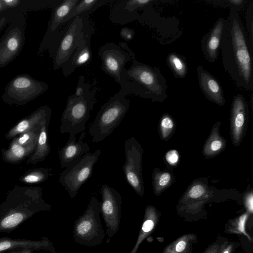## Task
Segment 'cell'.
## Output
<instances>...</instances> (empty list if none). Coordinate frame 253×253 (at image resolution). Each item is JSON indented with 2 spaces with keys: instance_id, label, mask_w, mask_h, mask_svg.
<instances>
[{
  "instance_id": "12",
  "label": "cell",
  "mask_w": 253,
  "mask_h": 253,
  "mask_svg": "<svg viewBox=\"0 0 253 253\" xmlns=\"http://www.w3.org/2000/svg\"><path fill=\"white\" fill-rule=\"evenodd\" d=\"M98 56L103 71L120 84L122 72L125 65L131 60L127 52L116 43L109 42L100 47Z\"/></svg>"
},
{
  "instance_id": "3",
  "label": "cell",
  "mask_w": 253,
  "mask_h": 253,
  "mask_svg": "<svg viewBox=\"0 0 253 253\" xmlns=\"http://www.w3.org/2000/svg\"><path fill=\"white\" fill-rule=\"evenodd\" d=\"M96 103L94 93L90 89L84 77L81 76L75 93L68 97L61 116L60 132L69 133L71 138L84 131L90 113Z\"/></svg>"
},
{
  "instance_id": "41",
  "label": "cell",
  "mask_w": 253,
  "mask_h": 253,
  "mask_svg": "<svg viewBox=\"0 0 253 253\" xmlns=\"http://www.w3.org/2000/svg\"><path fill=\"white\" fill-rule=\"evenodd\" d=\"M8 22L7 19L5 17H2L0 19V32L2 30V29L4 28V27L6 25Z\"/></svg>"
},
{
  "instance_id": "16",
  "label": "cell",
  "mask_w": 253,
  "mask_h": 253,
  "mask_svg": "<svg viewBox=\"0 0 253 253\" xmlns=\"http://www.w3.org/2000/svg\"><path fill=\"white\" fill-rule=\"evenodd\" d=\"M248 107L242 94H238L233 99L231 112V135L232 143L237 146L241 143L246 126Z\"/></svg>"
},
{
  "instance_id": "6",
  "label": "cell",
  "mask_w": 253,
  "mask_h": 253,
  "mask_svg": "<svg viewBox=\"0 0 253 253\" xmlns=\"http://www.w3.org/2000/svg\"><path fill=\"white\" fill-rule=\"evenodd\" d=\"M50 210L40 195L34 199H9L0 208V232H11L35 213Z\"/></svg>"
},
{
  "instance_id": "28",
  "label": "cell",
  "mask_w": 253,
  "mask_h": 253,
  "mask_svg": "<svg viewBox=\"0 0 253 253\" xmlns=\"http://www.w3.org/2000/svg\"><path fill=\"white\" fill-rule=\"evenodd\" d=\"M47 106H42L36 110L32 117L28 120H24L20 122L10 132L11 135H14L19 133H21L27 129L31 126V123L37 120L45 111Z\"/></svg>"
},
{
  "instance_id": "2",
  "label": "cell",
  "mask_w": 253,
  "mask_h": 253,
  "mask_svg": "<svg viewBox=\"0 0 253 253\" xmlns=\"http://www.w3.org/2000/svg\"><path fill=\"white\" fill-rule=\"evenodd\" d=\"M119 45L129 54L132 64L124 68L121 77V89L126 96L132 94L152 101H163L167 97V82L158 68L139 62L126 42Z\"/></svg>"
},
{
  "instance_id": "14",
  "label": "cell",
  "mask_w": 253,
  "mask_h": 253,
  "mask_svg": "<svg viewBox=\"0 0 253 253\" xmlns=\"http://www.w3.org/2000/svg\"><path fill=\"white\" fill-rule=\"evenodd\" d=\"M24 32L17 24H11L0 41V67L13 61L21 51L24 44Z\"/></svg>"
},
{
  "instance_id": "44",
  "label": "cell",
  "mask_w": 253,
  "mask_h": 253,
  "mask_svg": "<svg viewBox=\"0 0 253 253\" xmlns=\"http://www.w3.org/2000/svg\"><path fill=\"white\" fill-rule=\"evenodd\" d=\"M49 253H57V252H56L55 251V252H53V253H50V252H49Z\"/></svg>"
},
{
  "instance_id": "1",
  "label": "cell",
  "mask_w": 253,
  "mask_h": 253,
  "mask_svg": "<svg viewBox=\"0 0 253 253\" xmlns=\"http://www.w3.org/2000/svg\"><path fill=\"white\" fill-rule=\"evenodd\" d=\"M220 49L224 68L236 85L253 90V49L238 9L233 6L222 32Z\"/></svg>"
},
{
  "instance_id": "34",
  "label": "cell",
  "mask_w": 253,
  "mask_h": 253,
  "mask_svg": "<svg viewBox=\"0 0 253 253\" xmlns=\"http://www.w3.org/2000/svg\"><path fill=\"white\" fill-rule=\"evenodd\" d=\"M166 159L169 165L175 166L179 161L178 153L175 150L169 151L166 155Z\"/></svg>"
},
{
  "instance_id": "37",
  "label": "cell",
  "mask_w": 253,
  "mask_h": 253,
  "mask_svg": "<svg viewBox=\"0 0 253 253\" xmlns=\"http://www.w3.org/2000/svg\"><path fill=\"white\" fill-rule=\"evenodd\" d=\"M31 137L30 133H25L18 139V142L20 145L26 144L30 140Z\"/></svg>"
},
{
  "instance_id": "15",
  "label": "cell",
  "mask_w": 253,
  "mask_h": 253,
  "mask_svg": "<svg viewBox=\"0 0 253 253\" xmlns=\"http://www.w3.org/2000/svg\"><path fill=\"white\" fill-rule=\"evenodd\" d=\"M152 2V0H123L116 3L109 14L110 20L116 24L124 25L139 18V10Z\"/></svg>"
},
{
  "instance_id": "43",
  "label": "cell",
  "mask_w": 253,
  "mask_h": 253,
  "mask_svg": "<svg viewBox=\"0 0 253 253\" xmlns=\"http://www.w3.org/2000/svg\"><path fill=\"white\" fill-rule=\"evenodd\" d=\"M223 253H229V249H227L226 251L224 252Z\"/></svg>"
},
{
  "instance_id": "36",
  "label": "cell",
  "mask_w": 253,
  "mask_h": 253,
  "mask_svg": "<svg viewBox=\"0 0 253 253\" xmlns=\"http://www.w3.org/2000/svg\"><path fill=\"white\" fill-rule=\"evenodd\" d=\"M2 3L6 8L15 7L19 4V0H1Z\"/></svg>"
},
{
  "instance_id": "7",
  "label": "cell",
  "mask_w": 253,
  "mask_h": 253,
  "mask_svg": "<svg viewBox=\"0 0 253 253\" xmlns=\"http://www.w3.org/2000/svg\"><path fill=\"white\" fill-rule=\"evenodd\" d=\"M101 153L100 149H97L93 153H86L60 174L59 182L71 198L76 196L82 185L91 176Z\"/></svg>"
},
{
  "instance_id": "42",
  "label": "cell",
  "mask_w": 253,
  "mask_h": 253,
  "mask_svg": "<svg viewBox=\"0 0 253 253\" xmlns=\"http://www.w3.org/2000/svg\"><path fill=\"white\" fill-rule=\"evenodd\" d=\"M7 9L2 3L1 0H0V12Z\"/></svg>"
},
{
  "instance_id": "9",
  "label": "cell",
  "mask_w": 253,
  "mask_h": 253,
  "mask_svg": "<svg viewBox=\"0 0 253 253\" xmlns=\"http://www.w3.org/2000/svg\"><path fill=\"white\" fill-rule=\"evenodd\" d=\"M84 32V19L76 17L66 23L53 52V69L61 68L78 47Z\"/></svg>"
},
{
  "instance_id": "24",
  "label": "cell",
  "mask_w": 253,
  "mask_h": 253,
  "mask_svg": "<svg viewBox=\"0 0 253 253\" xmlns=\"http://www.w3.org/2000/svg\"><path fill=\"white\" fill-rule=\"evenodd\" d=\"M157 219L156 211L152 206L146 208L143 222L136 243L129 253H136L143 241L151 233L155 227Z\"/></svg>"
},
{
  "instance_id": "20",
  "label": "cell",
  "mask_w": 253,
  "mask_h": 253,
  "mask_svg": "<svg viewBox=\"0 0 253 253\" xmlns=\"http://www.w3.org/2000/svg\"><path fill=\"white\" fill-rule=\"evenodd\" d=\"M23 248H31L34 251L46 250L50 253L55 252L53 243L46 237H42L40 240L0 238V253Z\"/></svg>"
},
{
  "instance_id": "30",
  "label": "cell",
  "mask_w": 253,
  "mask_h": 253,
  "mask_svg": "<svg viewBox=\"0 0 253 253\" xmlns=\"http://www.w3.org/2000/svg\"><path fill=\"white\" fill-rule=\"evenodd\" d=\"M247 27L248 31V38L251 47L253 46V4H251L246 11Z\"/></svg>"
},
{
  "instance_id": "26",
  "label": "cell",
  "mask_w": 253,
  "mask_h": 253,
  "mask_svg": "<svg viewBox=\"0 0 253 253\" xmlns=\"http://www.w3.org/2000/svg\"><path fill=\"white\" fill-rule=\"evenodd\" d=\"M167 63L176 77L183 78L186 76L187 66L182 56L174 53H170L167 57Z\"/></svg>"
},
{
  "instance_id": "17",
  "label": "cell",
  "mask_w": 253,
  "mask_h": 253,
  "mask_svg": "<svg viewBox=\"0 0 253 253\" xmlns=\"http://www.w3.org/2000/svg\"><path fill=\"white\" fill-rule=\"evenodd\" d=\"M226 23L227 19L219 18L202 39V51L206 59L210 62H213L217 59L222 34Z\"/></svg>"
},
{
  "instance_id": "25",
  "label": "cell",
  "mask_w": 253,
  "mask_h": 253,
  "mask_svg": "<svg viewBox=\"0 0 253 253\" xmlns=\"http://www.w3.org/2000/svg\"><path fill=\"white\" fill-rule=\"evenodd\" d=\"M50 117L46 118L43 121L41 127L40 134L38 139V149L34 156V158L39 161L43 160L50 152V146L47 142V127Z\"/></svg>"
},
{
  "instance_id": "40",
  "label": "cell",
  "mask_w": 253,
  "mask_h": 253,
  "mask_svg": "<svg viewBox=\"0 0 253 253\" xmlns=\"http://www.w3.org/2000/svg\"><path fill=\"white\" fill-rule=\"evenodd\" d=\"M34 251L31 248H23L18 251H10L8 253H33Z\"/></svg>"
},
{
  "instance_id": "18",
  "label": "cell",
  "mask_w": 253,
  "mask_h": 253,
  "mask_svg": "<svg viewBox=\"0 0 253 253\" xmlns=\"http://www.w3.org/2000/svg\"><path fill=\"white\" fill-rule=\"evenodd\" d=\"M86 133H81L77 140L76 136L69 138L67 142L59 151L60 163L62 168H67L81 159L89 151V146L83 140Z\"/></svg>"
},
{
  "instance_id": "10",
  "label": "cell",
  "mask_w": 253,
  "mask_h": 253,
  "mask_svg": "<svg viewBox=\"0 0 253 253\" xmlns=\"http://www.w3.org/2000/svg\"><path fill=\"white\" fill-rule=\"evenodd\" d=\"M125 162L123 169L125 178L133 190L140 196L144 194V182L142 176L143 149L133 137L125 142Z\"/></svg>"
},
{
  "instance_id": "32",
  "label": "cell",
  "mask_w": 253,
  "mask_h": 253,
  "mask_svg": "<svg viewBox=\"0 0 253 253\" xmlns=\"http://www.w3.org/2000/svg\"><path fill=\"white\" fill-rule=\"evenodd\" d=\"M10 155L14 158L20 159L24 156L26 150L20 145L15 143L12 146L10 151Z\"/></svg>"
},
{
  "instance_id": "33",
  "label": "cell",
  "mask_w": 253,
  "mask_h": 253,
  "mask_svg": "<svg viewBox=\"0 0 253 253\" xmlns=\"http://www.w3.org/2000/svg\"><path fill=\"white\" fill-rule=\"evenodd\" d=\"M187 246V242L182 239L176 242L174 246H171L167 253H181L183 252Z\"/></svg>"
},
{
  "instance_id": "38",
  "label": "cell",
  "mask_w": 253,
  "mask_h": 253,
  "mask_svg": "<svg viewBox=\"0 0 253 253\" xmlns=\"http://www.w3.org/2000/svg\"><path fill=\"white\" fill-rule=\"evenodd\" d=\"M253 193H249L246 197V204L251 211L253 210Z\"/></svg>"
},
{
  "instance_id": "11",
  "label": "cell",
  "mask_w": 253,
  "mask_h": 253,
  "mask_svg": "<svg viewBox=\"0 0 253 253\" xmlns=\"http://www.w3.org/2000/svg\"><path fill=\"white\" fill-rule=\"evenodd\" d=\"M102 200L100 202V213L106 227L107 242L119 231L122 217V196L114 188L106 184L101 187Z\"/></svg>"
},
{
  "instance_id": "19",
  "label": "cell",
  "mask_w": 253,
  "mask_h": 253,
  "mask_svg": "<svg viewBox=\"0 0 253 253\" xmlns=\"http://www.w3.org/2000/svg\"><path fill=\"white\" fill-rule=\"evenodd\" d=\"M200 88L206 97L220 106L225 103L222 87L218 81L202 66L197 67Z\"/></svg>"
},
{
  "instance_id": "29",
  "label": "cell",
  "mask_w": 253,
  "mask_h": 253,
  "mask_svg": "<svg viewBox=\"0 0 253 253\" xmlns=\"http://www.w3.org/2000/svg\"><path fill=\"white\" fill-rule=\"evenodd\" d=\"M174 126V122L171 118L168 115H164L160 123V131L163 139L166 140L169 137L173 130Z\"/></svg>"
},
{
  "instance_id": "39",
  "label": "cell",
  "mask_w": 253,
  "mask_h": 253,
  "mask_svg": "<svg viewBox=\"0 0 253 253\" xmlns=\"http://www.w3.org/2000/svg\"><path fill=\"white\" fill-rule=\"evenodd\" d=\"M228 2L232 5L233 7L237 9V8L241 7V5L243 4L244 0H229Z\"/></svg>"
},
{
  "instance_id": "27",
  "label": "cell",
  "mask_w": 253,
  "mask_h": 253,
  "mask_svg": "<svg viewBox=\"0 0 253 253\" xmlns=\"http://www.w3.org/2000/svg\"><path fill=\"white\" fill-rule=\"evenodd\" d=\"M153 186L154 193L159 195L171 183L172 176L169 172L154 170L152 174Z\"/></svg>"
},
{
  "instance_id": "5",
  "label": "cell",
  "mask_w": 253,
  "mask_h": 253,
  "mask_svg": "<svg viewBox=\"0 0 253 253\" xmlns=\"http://www.w3.org/2000/svg\"><path fill=\"white\" fill-rule=\"evenodd\" d=\"M100 202L92 196L84 213L74 222V241L81 245L94 247L104 242L106 233L101 222Z\"/></svg>"
},
{
  "instance_id": "23",
  "label": "cell",
  "mask_w": 253,
  "mask_h": 253,
  "mask_svg": "<svg viewBox=\"0 0 253 253\" xmlns=\"http://www.w3.org/2000/svg\"><path fill=\"white\" fill-rule=\"evenodd\" d=\"M220 123H217L212 127L211 134L203 147V153L208 158L214 157L225 148L226 140L219 133Z\"/></svg>"
},
{
  "instance_id": "31",
  "label": "cell",
  "mask_w": 253,
  "mask_h": 253,
  "mask_svg": "<svg viewBox=\"0 0 253 253\" xmlns=\"http://www.w3.org/2000/svg\"><path fill=\"white\" fill-rule=\"evenodd\" d=\"M205 192V186L203 184L196 183L189 189L188 196L191 199H197L203 196Z\"/></svg>"
},
{
  "instance_id": "35",
  "label": "cell",
  "mask_w": 253,
  "mask_h": 253,
  "mask_svg": "<svg viewBox=\"0 0 253 253\" xmlns=\"http://www.w3.org/2000/svg\"><path fill=\"white\" fill-rule=\"evenodd\" d=\"M134 35V31L130 28L124 27L120 31V36L126 41L132 40Z\"/></svg>"
},
{
  "instance_id": "8",
  "label": "cell",
  "mask_w": 253,
  "mask_h": 253,
  "mask_svg": "<svg viewBox=\"0 0 253 253\" xmlns=\"http://www.w3.org/2000/svg\"><path fill=\"white\" fill-rule=\"evenodd\" d=\"M48 88L47 84L27 74L18 75L6 85L2 95L6 102L24 104L44 93Z\"/></svg>"
},
{
  "instance_id": "21",
  "label": "cell",
  "mask_w": 253,
  "mask_h": 253,
  "mask_svg": "<svg viewBox=\"0 0 253 253\" xmlns=\"http://www.w3.org/2000/svg\"><path fill=\"white\" fill-rule=\"evenodd\" d=\"M80 0H62L53 7L52 16L48 27L49 34L53 38L54 48L59 39L61 31L63 20L68 15L72 8Z\"/></svg>"
},
{
  "instance_id": "22",
  "label": "cell",
  "mask_w": 253,
  "mask_h": 253,
  "mask_svg": "<svg viewBox=\"0 0 253 253\" xmlns=\"http://www.w3.org/2000/svg\"><path fill=\"white\" fill-rule=\"evenodd\" d=\"M114 0H80L72 8L67 17L63 20V25L76 17L86 18L98 7L113 1Z\"/></svg>"
},
{
  "instance_id": "4",
  "label": "cell",
  "mask_w": 253,
  "mask_h": 253,
  "mask_svg": "<svg viewBox=\"0 0 253 253\" xmlns=\"http://www.w3.org/2000/svg\"><path fill=\"white\" fill-rule=\"evenodd\" d=\"M130 101L122 90L110 97L100 108L89 127L92 140H103L117 127L128 111Z\"/></svg>"
},
{
  "instance_id": "13",
  "label": "cell",
  "mask_w": 253,
  "mask_h": 253,
  "mask_svg": "<svg viewBox=\"0 0 253 253\" xmlns=\"http://www.w3.org/2000/svg\"><path fill=\"white\" fill-rule=\"evenodd\" d=\"M83 19L84 32L83 38L78 47L61 67L65 77L70 76L77 68L88 64L91 59L90 42L93 27L87 18Z\"/></svg>"
}]
</instances>
